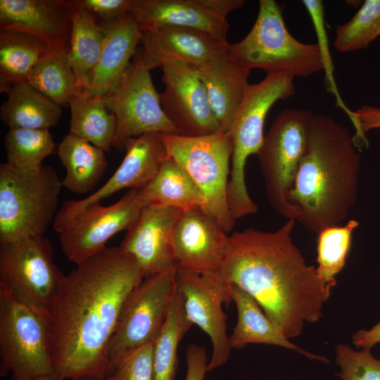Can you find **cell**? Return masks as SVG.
I'll list each match as a JSON object with an SVG mask.
<instances>
[{"label": "cell", "instance_id": "obj_1", "mask_svg": "<svg viewBox=\"0 0 380 380\" xmlns=\"http://www.w3.org/2000/svg\"><path fill=\"white\" fill-rule=\"evenodd\" d=\"M144 278L120 246L106 247L64 276L48 318L55 373L64 380L106 377L121 310Z\"/></svg>", "mask_w": 380, "mask_h": 380}, {"label": "cell", "instance_id": "obj_2", "mask_svg": "<svg viewBox=\"0 0 380 380\" xmlns=\"http://www.w3.org/2000/svg\"><path fill=\"white\" fill-rule=\"evenodd\" d=\"M295 222L287 220L274 232L246 228L232 233L218 274L254 298L289 339L321 319L336 285L306 262L291 237Z\"/></svg>", "mask_w": 380, "mask_h": 380}, {"label": "cell", "instance_id": "obj_3", "mask_svg": "<svg viewBox=\"0 0 380 380\" xmlns=\"http://www.w3.org/2000/svg\"><path fill=\"white\" fill-rule=\"evenodd\" d=\"M349 130L331 118L312 114L305 153L289 201L297 221L317 234L339 224L354 206L360 155Z\"/></svg>", "mask_w": 380, "mask_h": 380}, {"label": "cell", "instance_id": "obj_4", "mask_svg": "<svg viewBox=\"0 0 380 380\" xmlns=\"http://www.w3.org/2000/svg\"><path fill=\"white\" fill-rule=\"evenodd\" d=\"M294 77L286 71L267 72L260 82L249 84L235 114L229 131L233 151L227 187V204L235 220L258 211L246 186V163L251 155L258 154L263 143L265 120L271 107L293 94Z\"/></svg>", "mask_w": 380, "mask_h": 380}, {"label": "cell", "instance_id": "obj_5", "mask_svg": "<svg viewBox=\"0 0 380 380\" xmlns=\"http://www.w3.org/2000/svg\"><path fill=\"white\" fill-rule=\"evenodd\" d=\"M230 54L248 70L261 68L266 73L291 72L307 77L323 69L317 44H305L287 30L281 8L274 0H260L255 22L240 42L229 44Z\"/></svg>", "mask_w": 380, "mask_h": 380}, {"label": "cell", "instance_id": "obj_6", "mask_svg": "<svg viewBox=\"0 0 380 380\" xmlns=\"http://www.w3.org/2000/svg\"><path fill=\"white\" fill-rule=\"evenodd\" d=\"M62 187V180L49 165L26 175L1 163L0 243L43 236L57 214Z\"/></svg>", "mask_w": 380, "mask_h": 380}, {"label": "cell", "instance_id": "obj_7", "mask_svg": "<svg viewBox=\"0 0 380 380\" xmlns=\"http://www.w3.org/2000/svg\"><path fill=\"white\" fill-rule=\"evenodd\" d=\"M167 155L191 177L206 199L203 210L227 233L235 225L227 204L233 140L229 132L201 137L159 133Z\"/></svg>", "mask_w": 380, "mask_h": 380}, {"label": "cell", "instance_id": "obj_8", "mask_svg": "<svg viewBox=\"0 0 380 380\" xmlns=\"http://www.w3.org/2000/svg\"><path fill=\"white\" fill-rule=\"evenodd\" d=\"M53 256L44 236L0 243V290L47 319L65 276Z\"/></svg>", "mask_w": 380, "mask_h": 380}, {"label": "cell", "instance_id": "obj_9", "mask_svg": "<svg viewBox=\"0 0 380 380\" xmlns=\"http://www.w3.org/2000/svg\"><path fill=\"white\" fill-rule=\"evenodd\" d=\"M312 116L308 110H282L273 120L257 154L268 201L287 220H296L298 216L289 195L306 151Z\"/></svg>", "mask_w": 380, "mask_h": 380}, {"label": "cell", "instance_id": "obj_10", "mask_svg": "<svg viewBox=\"0 0 380 380\" xmlns=\"http://www.w3.org/2000/svg\"><path fill=\"white\" fill-rule=\"evenodd\" d=\"M30 380L55 373L48 319L0 290V374Z\"/></svg>", "mask_w": 380, "mask_h": 380}, {"label": "cell", "instance_id": "obj_11", "mask_svg": "<svg viewBox=\"0 0 380 380\" xmlns=\"http://www.w3.org/2000/svg\"><path fill=\"white\" fill-rule=\"evenodd\" d=\"M175 277V274L146 277L130 293L110 341L106 377L127 355L155 342L172 305Z\"/></svg>", "mask_w": 380, "mask_h": 380}, {"label": "cell", "instance_id": "obj_12", "mask_svg": "<svg viewBox=\"0 0 380 380\" xmlns=\"http://www.w3.org/2000/svg\"><path fill=\"white\" fill-rule=\"evenodd\" d=\"M108 110L115 120L113 147L125 150L127 140L151 132L178 134L165 115L150 70L137 53L120 85L103 96Z\"/></svg>", "mask_w": 380, "mask_h": 380}, {"label": "cell", "instance_id": "obj_13", "mask_svg": "<svg viewBox=\"0 0 380 380\" xmlns=\"http://www.w3.org/2000/svg\"><path fill=\"white\" fill-rule=\"evenodd\" d=\"M175 280L186 317L210 338L213 350L208 363L210 372L225 364L232 349L227 315L222 310L223 303L232 301L231 285L218 274H201L182 268H177Z\"/></svg>", "mask_w": 380, "mask_h": 380}, {"label": "cell", "instance_id": "obj_14", "mask_svg": "<svg viewBox=\"0 0 380 380\" xmlns=\"http://www.w3.org/2000/svg\"><path fill=\"white\" fill-rule=\"evenodd\" d=\"M146 205L139 189H129L116 203L87 207L61 233L62 251L76 265L103 250L110 239L128 230Z\"/></svg>", "mask_w": 380, "mask_h": 380}, {"label": "cell", "instance_id": "obj_15", "mask_svg": "<svg viewBox=\"0 0 380 380\" xmlns=\"http://www.w3.org/2000/svg\"><path fill=\"white\" fill-rule=\"evenodd\" d=\"M164 91L160 101L178 134L196 137L220 132L207 90L195 68L169 59L160 67Z\"/></svg>", "mask_w": 380, "mask_h": 380}, {"label": "cell", "instance_id": "obj_16", "mask_svg": "<svg viewBox=\"0 0 380 380\" xmlns=\"http://www.w3.org/2000/svg\"><path fill=\"white\" fill-rule=\"evenodd\" d=\"M125 156L113 175L98 190L80 200H67L57 212L53 229L58 234L87 207L125 188L141 189L156 175L167 156L159 133L151 132L129 139Z\"/></svg>", "mask_w": 380, "mask_h": 380}, {"label": "cell", "instance_id": "obj_17", "mask_svg": "<svg viewBox=\"0 0 380 380\" xmlns=\"http://www.w3.org/2000/svg\"><path fill=\"white\" fill-rule=\"evenodd\" d=\"M243 0H132L129 13L141 30L172 25L203 32L228 43L227 15Z\"/></svg>", "mask_w": 380, "mask_h": 380}, {"label": "cell", "instance_id": "obj_18", "mask_svg": "<svg viewBox=\"0 0 380 380\" xmlns=\"http://www.w3.org/2000/svg\"><path fill=\"white\" fill-rule=\"evenodd\" d=\"M182 212L172 207L146 205L127 231L120 246L137 261L144 277L176 273L172 235Z\"/></svg>", "mask_w": 380, "mask_h": 380}, {"label": "cell", "instance_id": "obj_19", "mask_svg": "<svg viewBox=\"0 0 380 380\" xmlns=\"http://www.w3.org/2000/svg\"><path fill=\"white\" fill-rule=\"evenodd\" d=\"M229 236L201 208L183 211L172 235L178 268L201 274H218Z\"/></svg>", "mask_w": 380, "mask_h": 380}, {"label": "cell", "instance_id": "obj_20", "mask_svg": "<svg viewBox=\"0 0 380 380\" xmlns=\"http://www.w3.org/2000/svg\"><path fill=\"white\" fill-rule=\"evenodd\" d=\"M72 27L68 1L0 0V30L30 34L51 51L69 53Z\"/></svg>", "mask_w": 380, "mask_h": 380}, {"label": "cell", "instance_id": "obj_21", "mask_svg": "<svg viewBox=\"0 0 380 380\" xmlns=\"http://www.w3.org/2000/svg\"><path fill=\"white\" fill-rule=\"evenodd\" d=\"M141 31L139 45L142 49L137 55L148 70L161 67L169 59L196 66L229 44L203 32L185 27L167 25Z\"/></svg>", "mask_w": 380, "mask_h": 380}, {"label": "cell", "instance_id": "obj_22", "mask_svg": "<svg viewBox=\"0 0 380 380\" xmlns=\"http://www.w3.org/2000/svg\"><path fill=\"white\" fill-rule=\"evenodd\" d=\"M101 25L104 30L101 53L84 90L103 96L120 85L137 52L142 31L129 13Z\"/></svg>", "mask_w": 380, "mask_h": 380}, {"label": "cell", "instance_id": "obj_23", "mask_svg": "<svg viewBox=\"0 0 380 380\" xmlns=\"http://www.w3.org/2000/svg\"><path fill=\"white\" fill-rule=\"evenodd\" d=\"M194 67L207 90L220 132H229L250 84V70L230 54L228 46Z\"/></svg>", "mask_w": 380, "mask_h": 380}, {"label": "cell", "instance_id": "obj_24", "mask_svg": "<svg viewBox=\"0 0 380 380\" xmlns=\"http://www.w3.org/2000/svg\"><path fill=\"white\" fill-rule=\"evenodd\" d=\"M230 285L232 301L238 313L236 324L229 336L232 348L241 349L250 343L274 345L294 350L311 360L329 363L327 357L293 344L267 316L254 298L238 286Z\"/></svg>", "mask_w": 380, "mask_h": 380}, {"label": "cell", "instance_id": "obj_25", "mask_svg": "<svg viewBox=\"0 0 380 380\" xmlns=\"http://www.w3.org/2000/svg\"><path fill=\"white\" fill-rule=\"evenodd\" d=\"M139 190L146 205L172 207L182 211L203 210L206 205V199L194 180L168 155L153 178Z\"/></svg>", "mask_w": 380, "mask_h": 380}, {"label": "cell", "instance_id": "obj_26", "mask_svg": "<svg viewBox=\"0 0 380 380\" xmlns=\"http://www.w3.org/2000/svg\"><path fill=\"white\" fill-rule=\"evenodd\" d=\"M6 94L0 117L9 128L49 129L58 122L61 107L27 82L12 85Z\"/></svg>", "mask_w": 380, "mask_h": 380}, {"label": "cell", "instance_id": "obj_27", "mask_svg": "<svg viewBox=\"0 0 380 380\" xmlns=\"http://www.w3.org/2000/svg\"><path fill=\"white\" fill-rule=\"evenodd\" d=\"M57 153L66 170L63 186L75 194L92 190L107 167L103 150L70 132L59 144Z\"/></svg>", "mask_w": 380, "mask_h": 380}, {"label": "cell", "instance_id": "obj_28", "mask_svg": "<svg viewBox=\"0 0 380 380\" xmlns=\"http://www.w3.org/2000/svg\"><path fill=\"white\" fill-rule=\"evenodd\" d=\"M70 132L96 146L104 152L113 147L115 117L107 108L103 96H94L84 89L70 99Z\"/></svg>", "mask_w": 380, "mask_h": 380}, {"label": "cell", "instance_id": "obj_29", "mask_svg": "<svg viewBox=\"0 0 380 380\" xmlns=\"http://www.w3.org/2000/svg\"><path fill=\"white\" fill-rule=\"evenodd\" d=\"M72 15V34L68 53L78 89H84L88 77L96 65L103 47L104 30L89 11L68 1Z\"/></svg>", "mask_w": 380, "mask_h": 380}, {"label": "cell", "instance_id": "obj_30", "mask_svg": "<svg viewBox=\"0 0 380 380\" xmlns=\"http://www.w3.org/2000/svg\"><path fill=\"white\" fill-rule=\"evenodd\" d=\"M50 51L30 34L0 30V78L11 85L27 82L34 65Z\"/></svg>", "mask_w": 380, "mask_h": 380}, {"label": "cell", "instance_id": "obj_31", "mask_svg": "<svg viewBox=\"0 0 380 380\" xmlns=\"http://www.w3.org/2000/svg\"><path fill=\"white\" fill-rule=\"evenodd\" d=\"M4 140L6 165L23 175L38 173L45 158L55 152L49 129L9 128Z\"/></svg>", "mask_w": 380, "mask_h": 380}, {"label": "cell", "instance_id": "obj_32", "mask_svg": "<svg viewBox=\"0 0 380 380\" xmlns=\"http://www.w3.org/2000/svg\"><path fill=\"white\" fill-rule=\"evenodd\" d=\"M27 82L61 107L79 90L68 53L50 51L33 68Z\"/></svg>", "mask_w": 380, "mask_h": 380}, {"label": "cell", "instance_id": "obj_33", "mask_svg": "<svg viewBox=\"0 0 380 380\" xmlns=\"http://www.w3.org/2000/svg\"><path fill=\"white\" fill-rule=\"evenodd\" d=\"M192 325L186 316L175 285L168 315L153 345V380L174 379L178 365L179 343Z\"/></svg>", "mask_w": 380, "mask_h": 380}, {"label": "cell", "instance_id": "obj_34", "mask_svg": "<svg viewBox=\"0 0 380 380\" xmlns=\"http://www.w3.org/2000/svg\"><path fill=\"white\" fill-rule=\"evenodd\" d=\"M358 225L357 220H350L343 226L331 227L318 234L316 269L318 275L324 280L336 281L335 276L346 264L352 234Z\"/></svg>", "mask_w": 380, "mask_h": 380}, {"label": "cell", "instance_id": "obj_35", "mask_svg": "<svg viewBox=\"0 0 380 380\" xmlns=\"http://www.w3.org/2000/svg\"><path fill=\"white\" fill-rule=\"evenodd\" d=\"M380 35V0H366L343 25L336 27L334 47L350 52L367 47Z\"/></svg>", "mask_w": 380, "mask_h": 380}, {"label": "cell", "instance_id": "obj_36", "mask_svg": "<svg viewBox=\"0 0 380 380\" xmlns=\"http://www.w3.org/2000/svg\"><path fill=\"white\" fill-rule=\"evenodd\" d=\"M335 361L340 368L336 374L341 380H380V358L372 355L371 349H353L345 343L335 348Z\"/></svg>", "mask_w": 380, "mask_h": 380}, {"label": "cell", "instance_id": "obj_37", "mask_svg": "<svg viewBox=\"0 0 380 380\" xmlns=\"http://www.w3.org/2000/svg\"><path fill=\"white\" fill-rule=\"evenodd\" d=\"M303 4L311 17L317 33L319 42L317 44L320 49L322 58L323 69L325 70L326 72L325 76L327 88L335 96L338 106L341 108L347 114L349 119L352 120L353 118V111L350 110L343 103L338 94L337 86L334 79V68L331 57L329 51L327 30H325L324 21V6L322 1L319 0H304L303 1Z\"/></svg>", "mask_w": 380, "mask_h": 380}, {"label": "cell", "instance_id": "obj_38", "mask_svg": "<svg viewBox=\"0 0 380 380\" xmlns=\"http://www.w3.org/2000/svg\"><path fill=\"white\" fill-rule=\"evenodd\" d=\"M153 345L147 344L125 357L106 380H153Z\"/></svg>", "mask_w": 380, "mask_h": 380}, {"label": "cell", "instance_id": "obj_39", "mask_svg": "<svg viewBox=\"0 0 380 380\" xmlns=\"http://www.w3.org/2000/svg\"><path fill=\"white\" fill-rule=\"evenodd\" d=\"M103 22H110L129 13L132 0H73Z\"/></svg>", "mask_w": 380, "mask_h": 380}, {"label": "cell", "instance_id": "obj_40", "mask_svg": "<svg viewBox=\"0 0 380 380\" xmlns=\"http://www.w3.org/2000/svg\"><path fill=\"white\" fill-rule=\"evenodd\" d=\"M353 113L354 141L355 144L356 141L367 142L365 134L371 129L380 128V108L364 106Z\"/></svg>", "mask_w": 380, "mask_h": 380}, {"label": "cell", "instance_id": "obj_41", "mask_svg": "<svg viewBox=\"0 0 380 380\" xmlns=\"http://www.w3.org/2000/svg\"><path fill=\"white\" fill-rule=\"evenodd\" d=\"M186 359L187 370L185 380H203L208 363L204 346L190 344L186 349Z\"/></svg>", "mask_w": 380, "mask_h": 380}, {"label": "cell", "instance_id": "obj_42", "mask_svg": "<svg viewBox=\"0 0 380 380\" xmlns=\"http://www.w3.org/2000/svg\"><path fill=\"white\" fill-rule=\"evenodd\" d=\"M352 342L357 348L372 349L380 343V320L369 329H360L352 336Z\"/></svg>", "mask_w": 380, "mask_h": 380}, {"label": "cell", "instance_id": "obj_43", "mask_svg": "<svg viewBox=\"0 0 380 380\" xmlns=\"http://www.w3.org/2000/svg\"><path fill=\"white\" fill-rule=\"evenodd\" d=\"M30 380H64L60 375L56 373L45 374L37 376Z\"/></svg>", "mask_w": 380, "mask_h": 380}, {"label": "cell", "instance_id": "obj_44", "mask_svg": "<svg viewBox=\"0 0 380 380\" xmlns=\"http://www.w3.org/2000/svg\"><path fill=\"white\" fill-rule=\"evenodd\" d=\"M74 380H106L105 379L101 378H95V377H83Z\"/></svg>", "mask_w": 380, "mask_h": 380}]
</instances>
